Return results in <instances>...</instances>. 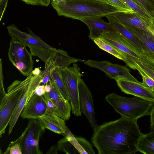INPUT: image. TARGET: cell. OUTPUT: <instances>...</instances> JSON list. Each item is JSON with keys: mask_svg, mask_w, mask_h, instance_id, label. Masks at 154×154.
<instances>
[{"mask_svg": "<svg viewBox=\"0 0 154 154\" xmlns=\"http://www.w3.org/2000/svg\"><path fill=\"white\" fill-rule=\"evenodd\" d=\"M143 134L137 120L121 117L98 125L91 141L99 154H135Z\"/></svg>", "mask_w": 154, "mask_h": 154, "instance_id": "6da1fadb", "label": "cell"}, {"mask_svg": "<svg viewBox=\"0 0 154 154\" xmlns=\"http://www.w3.org/2000/svg\"><path fill=\"white\" fill-rule=\"evenodd\" d=\"M51 4L59 16L80 20L95 16H106L121 11L104 0L51 1Z\"/></svg>", "mask_w": 154, "mask_h": 154, "instance_id": "7a4b0ae2", "label": "cell"}, {"mask_svg": "<svg viewBox=\"0 0 154 154\" xmlns=\"http://www.w3.org/2000/svg\"><path fill=\"white\" fill-rule=\"evenodd\" d=\"M105 99L121 117L134 120L150 115L154 106V102L136 97H125L114 93L106 95Z\"/></svg>", "mask_w": 154, "mask_h": 154, "instance_id": "3957f363", "label": "cell"}, {"mask_svg": "<svg viewBox=\"0 0 154 154\" xmlns=\"http://www.w3.org/2000/svg\"><path fill=\"white\" fill-rule=\"evenodd\" d=\"M29 75L23 81L14 80L7 88V93L0 99V137L9 125L11 117L29 82Z\"/></svg>", "mask_w": 154, "mask_h": 154, "instance_id": "277c9868", "label": "cell"}, {"mask_svg": "<svg viewBox=\"0 0 154 154\" xmlns=\"http://www.w3.org/2000/svg\"><path fill=\"white\" fill-rule=\"evenodd\" d=\"M28 47L32 56L38 57L45 63V65H51L54 68L64 69L69 67L72 63L84 60L71 57L67 52L61 49L34 46Z\"/></svg>", "mask_w": 154, "mask_h": 154, "instance_id": "5b68a950", "label": "cell"}, {"mask_svg": "<svg viewBox=\"0 0 154 154\" xmlns=\"http://www.w3.org/2000/svg\"><path fill=\"white\" fill-rule=\"evenodd\" d=\"M62 76L69 95L72 113L75 116L82 115L79 90L80 79L83 76L81 69L76 63L72 66L61 69Z\"/></svg>", "mask_w": 154, "mask_h": 154, "instance_id": "8992f818", "label": "cell"}, {"mask_svg": "<svg viewBox=\"0 0 154 154\" xmlns=\"http://www.w3.org/2000/svg\"><path fill=\"white\" fill-rule=\"evenodd\" d=\"M45 129L39 118L30 119L22 134L23 154H43L39 148V142Z\"/></svg>", "mask_w": 154, "mask_h": 154, "instance_id": "52a82bcc", "label": "cell"}, {"mask_svg": "<svg viewBox=\"0 0 154 154\" xmlns=\"http://www.w3.org/2000/svg\"><path fill=\"white\" fill-rule=\"evenodd\" d=\"M83 62L86 66L102 71L109 78L115 80L126 79L139 82L131 74L130 70L124 66L113 63L106 60L97 61L89 59L84 60Z\"/></svg>", "mask_w": 154, "mask_h": 154, "instance_id": "ba28073f", "label": "cell"}, {"mask_svg": "<svg viewBox=\"0 0 154 154\" xmlns=\"http://www.w3.org/2000/svg\"><path fill=\"white\" fill-rule=\"evenodd\" d=\"M58 150L67 154H95L91 144L82 137H75L71 133L58 140Z\"/></svg>", "mask_w": 154, "mask_h": 154, "instance_id": "9c48e42d", "label": "cell"}, {"mask_svg": "<svg viewBox=\"0 0 154 154\" xmlns=\"http://www.w3.org/2000/svg\"><path fill=\"white\" fill-rule=\"evenodd\" d=\"M29 76V82L10 119L9 124V135L12 131L24 107L32 96L35 94L36 88L41 84V72L39 75H36L31 72Z\"/></svg>", "mask_w": 154, "mask_h": 154, "instance_id": "30bf717a", "label": "cell"}, {"mask_svg": "<svg viewBox=\"0 0 154 154\" xmlns=\"http://www.w3.org/2000/svg\"><path fill=\"white\" fill-rule=\"evenodd\" d=\"M79 90L81 113L87 117L94 130L98 125L95 118L93 97L90 91L82 78L79 81Z\"/></svg>", "mask_w": 154, "mask_h": 154, "instance_id": "8fae6325", "label": "cell"}, {"mask_svg": "<svg viewBox=\"0 0 154 154\" xmlns=\"http://www.w3.org/2000/svg\"><path fill=\"white\" fill-rule=\"evenodd\" d=\"M116 81L119 88L124 93L154 102V94L142 83L126 79Z\"/></svg>", "mask_w": 154, "mask_h": 154, "instance_id": "7c38bea8", "label": "cell"}, {"mask_svg": "<svg viewBox=\"0 0 154 154\" xmlns=\"http://www.w3.org/2000/svg\"><path fill=\"white\" fill-rule=\"evenodd\" d=\"M26 46L14 37H11L8 55L9 60L13 65L17 63L23 62L32 70L34 61L32 55Z\"/></svg>", "mask_w": 154, "mask_h": 154, "instance_id": "4fadbf2b", "label": "cell"}, {"mask_svg": "<svg viewBox=\"0 0 154 154\" xmlns=\"http://www.w3.org/2000/svg\"><path fill=\"white\" fill-rule=\"evenodd\" d=\"M47 102L43 96L34 94L24 107L21 114L23 119H36L46 114Z\"/></svg>", "mask_w": 154, "mask_h": 154, "instance_id": "5bb4252c", "label": "cell"}, {"mask_svg": "<svg viewBox=\"0 0 154 154\" xmlns=\"http://www.w3.org/2000/svg\"><path fill=\"white\" fill-rule=\"evenodd\" d=\"M99 37L126 54L138 58H140L141 57V54L126 38L118 32L104 33Z\"/></svg>", "mask_w": 154, "mask_h": 154, "instance_id": "9a60e30c", "label": "cell"}, {"mask_svg": "<svg viewBox=\"0 0 154 154\" xmlns=\"http://www.w3.org/2000/svg\"><path fill=\"white\" fill-rule=\"evenodd\" d=\"M113 15L123 25L144 30L154 36V26L153 23L136 14H127L120 12Z\"/></svg>", "mask_w": 154, "mask_h": 154, "instance_id": "2e32d148", "label": "cell"}, {"mask_svg": "<svg viewBox=\"0 0 154 154\" xmlns=\"http://www.w3.org/2000/svg\"><path fill=\"white\" fill-rule=\"evenodd\" d=\"M7 29L11 37L14 38L26 47L34 46L49 48H54L46 44L39 37L35 34L29 29V33L23 32L14 24L7 26Z\"/></svg>", "mask_w": 154, "mask_h": 154, "instance_id": "e0dca14e", "label": "cell"}, {"mask_svg": "<svg viewBox=\"0 0 154 154\" xmlns=\"http://www.w3.org/2000/svg\"><path fill=\"white\" fill-rule=\"evenodd\" d=\"M101 17L95 16L83 18L79 20L88 27L90 33L88 37L92 40L103 33L117 32L109 22H105L101 19Z\"/></svg>", "mask_w": 154, "mask_h": 154, "instance_id": "ac0fdd59", "label": "cell"}, {"mask_svg": "<svg viewBox=\"0 0 154 154\" xmlns=\"http://www.w3.org/2000/svg\"><path fill=\"white\" fill-rule=\"evenodd\" d=\"M49 83L51 87V91L48 93L49 97L60 112L61 118L65 120H69L72 111L70 102L63 97L51 79Z\"/></svg>", "mask_w": 154, "mask_h": 154, "instance_id": "d6986e66", "label": "cell"}, {"mask_svg": "<svg viewBox=\"0 0 154 154\" xmlns=\"http://www.w3.org/2000/svg\"><path fill=\"white\" fill-rule=\"evenodd\" d=\"M39 118L45 129L64 137L71 132L66 126L65 120L54 114L47 113Z\"/></svg>", "mask_w": 154, "mask_h": 154, "instance_id": "ffe728a7", "label": "cell"}, {"mask_svg": "<svg viewBox=\"0 0 154 154\" xmlns=\"http://www.w3.org/2000/svg\"><path fill=\"white\" fill-rule=\"evenodd\" d=\"M105 17L116 30L126 38L140 54H142L145 51L143 46L135 36L126 26L116 18L113 14Z\"/></svg>", "mask_w": 154, "mask_h": 154, "instance_id": "44dd1931", "label": "cell"}, {"mask_svg": "<svg viewBox=\"0 0 154 154\" xmlns=\"http://www.w3.org/2000/svg\"><path fill=\"white\" fill-rule=\"evenodd\" d=\"M125 26L135 36L143 46L145 51L154 53V36L153 35L141 29Z\"/></svg>", "mask_w": 154, "mask_h": 154, "instance_id": "7402d4cb", "label": "cell"}, {"mask_svg": "<svg viewBox=\"0 0 154 154\" xmlns=\"http://www.w3.org/2000/svg\"><path fill=\"white\" fill-rule=\"evenodd\" d=\"M138 151L144 154H154V131L143 134L138 142Z\"/></svg>", "mask_w": 154, "mask_h": 154, "instance_id": "603a6c76", "label": "cell"}, {"mask_svg": "<svg viewBox=\"0 0 154 154\" xmlns=\"http://www.w3.org/2000/svg\"><path fill=\"white\" fill-rule=\"evenodd\" d=\"M50 79L63 97L70 102L69 97L62 76L61 69L57 67L54 68L51 72Z\"/></svg>", "mask_w": 154, "mask_h": 154, "instance_id": "cb8c5ba5", "label": "cell"}, {"mask_svg": "<svg viewBox=\"0 0 154 154\" xmlns=\"http://www.w3.org/2000/svg\"><path fill=\"white\" fill-rule=\"evenodd\" d=\"M93 41L100 49L109 53L117 58L124 61L123 52L107 43L100 37L94 39Z\"/></svg>", "mask_w": 154, "mask_h": 154, "instance_id": "d4e9b609", "label": "cell"}, {"mask_svg": "<svg viewBox=\"0 0 154 154\" xmlns=\"http://www.w3.org/2000/svg\"><path fill=\"white\" fill-rule=\"evenodd\" d=\"M136 14L144 19L152 22L154 18L136 0H121Z\"/></svg>", "mask_w": 154, "mask_h": 154, "instance_id": "484cf974", "label": "cell"}, {"mask_svg": "<svg viewBox=\"0 0 154 154\" xmlns=\"http://www.w3.org/2000/svg\"><path fill=\"white\" fill-rule=\"evenodd\" d=\"M23 135H21L16 140L11 142L4 154H23L21 146Z\"/></svg>", "mask_w": 154, "mask_h": 154, "instance_id": "4316f807", "label": "cell"}, {"mask_svg": "<svg viewBox=\"0 0 154 154\" xmlns=\"http://www.w3.org/2000/svg\"><path fill=\"white\" fill-rule=\"evenodd\" d=\"M138 60L149 69L154 71V55L151 52L145 51L141 54Z\"/></svg>", "mask_w": 154, "mask_h": 154, "instance_id": "83f0119b", "label": "cell"}, {"mask_svg": "<svg viewBox=\"0 0 154 154\" xmlns=\"http://www.w3.org/2000/svg\"><path fill=\"white\" fill-rule=\"evenodd\" d=\"M109 4L119 9L122 12L127 14L136 13L121 0H104Z\"/></svg>", "mask_w": 154, "mask_h": 154, "instance_id": "f1b7e54d", "label": "cell"}, {"mask_svg": "<svg viewBox=\"0 0 154 154\" xmlns=\"http://www.w3.org/2000/svg\"><path fill=\"white\" fill-rule=\"evenodd\" d=\"M47 105V113H51L61 117V115L57 107L51 100L48 93L45 92L43 95Z\"/></svg>", "mask_w": 154, "mask_h": 154, "instance_id": "f546056e", "label": "cell"}, {"mask_svg": "<svg viewBox=\"0 0 154 154\" xmlns=\"http://www.w3.org/2000/svg\"><path fill=\"white\" fill-rule=\"evenodd\" d=\"M136 69L138 71L142 76L143 84L150 89L154 88V80L146 75L137 63Z\"/></svg>", "mask_w": 154, "mask_h": 154, "instance_id": "4dcf8cb0", "label": "cell"}, {"mask_svg": "<svg viewBox=\"0 0 154 154\" xmlns=\"http://www.w3.org/2000/svg\"><path fill=\"white\" fill-rule=\"evenodd\" d=\"M154 18V5L150 0H136Z\"/></svg>", "mask_w": 154, "mask_h": 154, "instance_id": "1f68e13d", "label": "cell"}, {"mask_svg": "<svg viewBox=\"0 0 154 154\" xmlns=\"http://www.w3.org/2000/svg\"><path fill=\"white\" fill-rule=\"evenodd\" d=\"M138 58H136L134 59V60L139 67L142 70L146 75L154 80V71L143 64L141 62L138 60Z\"/></svg>", "mask_w": 154, "mask_h": 154, "instance_id": "d6a6232c", "label": "cell"}, {"mask_svg": "<svg viewBox=\"0 0 154 154\" xmlns=\"http://www.w3.org/2000/svg\"><path fill=\"white\" fill-rule=\"evenodd\" d=\"M26 4L34 5L48 6L50 4L51 2L46 0H20Z\"/></svg>", "mask_w": 154, "mask_h": 154, "instance_id": "836d02e7", "label": "cell"}, {"mask_svg": "<svg viewBox=\"0 0 154 154\" xmlns=\"http://www.w3.org/2000/svg\"><path fill=\"white\" fill-rule=\"evenodd\" d=\"M3 76L2 72V61L0 60V94L1 99L6 94L5 91L3 82Z\"/></svg>", "mask_w": 154, "mask_h": 154, "instance_id": "e575fe53", "label": "cell"}, {"mask_svg": "<svg viewBox=\"0 0 154 154\" xmlns=\"http://www.w3.org/2000/svg\"><path fill=\"white\" fill-rule=\"evenodd\" d=\"M8 0H0V21L7 7Z\"/></svg>", "mask_w": 154, "mask_h": 154, "instance_id": "d590c367", "label": "cell"}, {"mask_svg": "<svg viewBox=\"0 0 154 154\" xmlns=\"http://www.w3.org/2000/svg\"><path fill=\"white\" fill-rule=\"evenodd\" d=\"M45 86L41 85L38 86L35 91V94L40 96L43 95L45 93L44 89Z\"/></svg>", "mask_w": 154, "mask_h": 154, "instance_id": "8d00e7d4", "label": "cell"}, {"mask_svg": "<svg viewBox=\"0 0 154 154\" xmlns=\"http://www.w3.org/2000/svg\"><path fill=\"white\" fill-rule=\"evenodd\" d=\"M150 128L151 130L154 131V106L150 115Z\"/></svg>", "mask_w": 154, "mask_h": 154, "instance_id": "74e56055", "label": "cell"}, {"mask_svg": "<svg viewBox=\"0 0 154 154\" xmlns=\"http://www.w3.org/2000/svg\"><path fill=\"white\" fill-rule=\"evenodd\" d=\"M58 149L57 146L53 145L48 150L46 154H57V151Z\"/></svg>", "mask_w": 154, "mask_h": 154, "instance_id": "f35d334b", "label": "cell"}, {"mask_svg": "<svg viewBox=\"0 0 154 154\" xmlns=\"http://www.w3.org/2000/svg\"><path fill=\"white\" fill-rule=\"evenodd\" d=\"M44 89L45 92H49L51 90V87L50 84L49 83V84H46L45 86Z\"/></svg>", "mask_w": 154, "mask_h": 154, "instance_id": "ab89813d", "label": "cell"}, {"mask_svg": "<svg viewBox=\"0 0 154 154\" xmlns=\"http://www.w3.org/2000/svg\"><path fill=\"white\" fill-rule=\"evenodd\" d=\"M42 71L38 68H35L34 70H32V72L34 74L38 75L40 74Z\"/></svg>", "mask_w": 154, "mask_h": 154, "instance_id": "60d3db41", "label": "cell"}, {"mask_svg": "<svg viewBox=\"0 0 154 154\" xmlns=\"http://www.w3.org/2000/svg\"><path fill=\"white\" fill-rule=\"evenodd\" d=\"M46 0L49 1V2H51V1H56V2H60V1H62L63 0Z\"/></svg>", "mask_w": 154, "mask_h": 154, "instance_id": "b9f144b4", "label": "cell"}, {"mask_svg": "<svg viewBox=\"0 0 154 154\" xmlns=\"http://www.w3.org/2000/svg\"><path fill=\"white\" fill-rule=\"evenodd\" d=\"M152 92L153 93V94L154 95V88H152L150 89Z\"/></svg>", "mask_w": 154, "mask_h": 154, "instance_id": "7bdbcfd3", "label": "cell"}, {"mask_svg": "<svg viewBox=\"0 0 154 154\" xmlns=\"http://www.w3.org/2000/svg\"><path fill=\"white\" fill-rule=\"evenodd\" d=\"M154 5V0H150Z\"/></svg>", "mask_w": 154, "mask_h": 154, "instance_id": "ee69618b", "label": "cell"}, {"mask_svg": "<svg viewBox=\"0 0 154 154\" xmlns=\"http://www.w3.org/2000/svg\"><path fill=\"white\" fill-rule=\"evenodd\" d=\"M152 53L154 55V53Z\"/></svg>", "mask_w": 154, "mask_h": 154, "instance_id": "f6af8a7d", "label": "cell"}]
</instances>
